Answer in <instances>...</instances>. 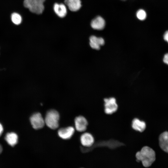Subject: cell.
Segmentation results:
<instances>
[{
	"label": "cell",
	"mask_w": 168,
	"mask_h": 168,
	"mask_svg": "<svg viewBox=\"0 0 168 168\" xmlns=\"http://www.w3.org/2000/svg\"><path fill=\"white\" fill-rule=\"evenodd\" d=\"M121 0L125 1V0Z\"/></svg>",
	"instance_id": "cell-21"
},
{
	"label": "cell",
	"mask_w": 168,
	"mask_h": 168,
	"mask_svg": "<svg viewBox=\"0 0 168 168\" xmlns=\"http://www.w3.org/2000/svg\"><path fill=\"white\" fill-rule=\"evenodd\" d=\"M76 129L79 132H84L87 129L88 122L87 119L82 115L77 117L74 120Z\"/></svg>",
	"instance_id": "cell-6"
},
{
	"label": "cell",
	"mask_w": 168,
	"mask_h": 168,
	"mask_svg": "<svg viewBox=\"0 0 168 168\" xmlns=\"http://www.w3.org/2000/svg\"><path fill=\"white\" fill-rule=\"evenodd\" d=\"M2 147L1 145L0 144V154L2 152Z\"/></svg>",
	"instance_id": "cell-20"
},
{
	"label": "cell",
	"mask_w": 168,
	"mask_h": 168,
	"mask_svg": "<svg viewBox=\"0 0 168 168\" xmlns=\"http://www.w3.org/2000/svg\"><path fill=\"white\" fill-rule=\"evenodd\" d=\"M3 131V128L2 125L0 123V136L1 135Z\"/></svg>",
	"instance_id": "cell-19"
},
{
	"label": "cell",
	"mask_w": 168,
	"mask_h": 168,
	"mask_svg": "<svg viewBox=\"0 0 168 168\" xmlns=\"http://www.w3.org/2000/svg\"><path fill=\"white\" fill-rule=\"evenodd\" d=\"M45 0H24V5L25 7L33 13L38 14H41L44 9L43 4Z\"/></svg>",
	"instance_id": "cell-3"
},
{
	"label": "cell",
	"mask_w": 168,
	"mask_h": 168,
	"mask_svg": "<svg viewBox=\"0 0 168 168\" xmlns=\"http://www.w3.org/2000/svg\"><path fill=\"white\" fill-rule=\"evenodd\" d=\"M75 132L74 128L72 126L60 128L58 133L59 136L62 139H68L70 138Z\"/></svg>",
	"instance_id": "cell-8"
},
{
	"label": "cell",
	"mask_w": 168,
	"mask_h": 168,
	"mask_svg": "<svg viewBox=\"0 0 168 168\" xmlns=\"http://www.w3.org/2000/svg\"><path fill=\"white\" fill-rule=\"evenodd\" d=\"M137 161L142 162L143 166L147 168L151 166L156 160V153L154 150L148 146L143 147L135 154Z\"/></svg>",
	"instance_id": "cell-1"
},
{
	"label": "cell",
	"mask_w": 168,
	"mask_h": 168,
	"mask_svg": "<svg viewBox=\"0 0 168 168\" xmlns=\"http://www.w3.org/2000/svg\"><path fill=\"white\" fill-rule=\"evenodd\" d=\"M136 16L138 19L140 20H144L146 18L147 14L145 11L140 9L137 12Z\"/></svg>",
	"instance_id": "cell-16"
},
{
	"label": "cell",
	"mask_w": 168,
	"mask_h": 168,
	"mask_svg": "<svg viewBox=\"0 0 168 168\" xmlns=\"http://www.w3.org/2000/svg\"><path fill=\"white\" fill-rule=\"evenodd\" d=\"M64 2L69 9L73 12L78 10L81 7L80 0H65Z\"/></svg>",
	"instance_id": "cell-12"
},
{
	"label": "cell",
	"mask_w": 168,
	"mask_h": 168,
	"mask_svg": "<svg viewBox=\"0 0 168 168\" xmlns=\"http://www.w3.org/2000/svg\"><path fill=\"white\" fill-rule=\"evenodd\" d=\"M11 17L12 22L15 24L18 25L21 22V17L18 13L16 12L12 13Z\"/></svg>",
	"instance_id": "cell-15"
},
{
	"label": "cell",
	"mask_w": 168,
	"mask_h": 168,
	"mask_svg": "<svg viewBox=\"0 0 168 168\" xmlns=\"http://www.w3.org/2000/svg\"><path fill=\"white\" fill-rule=\"evenodd\" d=\"M104 102V110L105 114H111L115 112L118 110V105L116 99L114 97L105 98Z\"/></svg>",
	"instance_id": "cell-4"
},
{
	"label": "cell",
	"mask_w": 168,
	"mask_h": 168,
	"mask_svg": "<svg viewBox=\"0 0 168 168\" xmlns=\"http://www.w3.org/2000/svg\"><path fill=\"white\" fill-rule=\"evenodd\" d=\"M91 25V27L94 29L102 30L105 26V21L102 17L98 16L92 20Z\"/></svg>",
	"instance_id": "cell-11"
},
{
	"label": "cell",
	"mask_w": 168,
	"mask_h": 168,
	"mask_svg": "<svg viewBox=\"0 0 168 168\" xmlns=\"http://www.w3.org/2000/svg\"><path fill=\"white\" fill-rule=\"evenodd\" d=\"M159 140L161 148L168 153V132L165 131L161 133L159 137Z\"/></svg>",
	"instance_id": "cell-10"
},
{
	"label": "cell",
	"mask_w": 168,
	"mask_h": 168,
	"mask_svg": "<svg viewBox=\"0 0 168 168\" xmlns=\"http://www.w3.org/2000/svg\"><path fill=\"white\" fill-rule=\"evenodd\" d=\"M60 116L58 112L54 110H50L47 112L44 121L45 124L49 128L55 129L59 126Z\"/></svg>",
	"instance_id": "cell-2"
},
{
	"label": "cell",
	"mask_w": 168,
	"mask_h": 168,
	"mask_svg": "<svg viewBox=\"0 0 168 168\" xmlns=\"http://www.w3.org/2000/svg\"><path fill=\"white\" fill-rule=\"evenodd\" d=\"M164 39L168 43V30L166 31L163 35Z\"/></svg>",
	"instance_id": "cell-18"
},
{
	"label": "cell",
	"mask_w": 168,
	"mask_h": 168,
	"mask_svg": "<svg viewBox=\"0 0 168 168\" xmlns=\"http://www.w3.org/2000/svg\"><path fill=\"white\" fill-rule=\"evenodd\" d=\"M80 142L82 145L84 147H90L95 143V138L91 133L86 132L82 134L80 137Z\"/></svg>",
	"instance_id": "cell-7"
},
{
	"label": "cell",
	"mask_w": 168,
	"mask_h": 168,
	"mask_svg": "<svg viewBox=\"0 0 168 168\" xmlns=\"http://www.w3.org/2000/svg\"><path fill=\"white\" fill-rule=\"evenodd\" d=\"M5 139L9 145L13 147L17 143L18 137L16 133L12 132L7 133Z\"/></svg>",
	"instance_id": "cell-14"
},
{
	"label": "cell",
	"mask_w": 168,
	"mask_h": 168,
	"mask_svg": "<svg viewBox=\"0 0 168 168\" xmlns=\"http://www.w3.org/2000/svg\"><path fill=\"white\" fill-rule=\"evenodd\" d=\"M30 120L33 128L35 129L42 128L45 124L44 119L40 113L33 114L30 118Z\"/></svg>",
	"instance_id": "cell-5"
},
{
	"label": "cell",
	"mask_w": 168,
	"mask_h": 168,
	"mask_svg": "<svg viewBox=\"0 0 168 168\" xmlns=\"http://www.w3.org/2000/svg\"><path fill=\"white\" fill-rule=\"evenodd\" d=\"M163 61L165 63L168 64V53L164 55Z\"/></svg>",
	"instance_id": "cell-17"
},
{
	"label": "cell",
	"mask_w": 168,
	"mask_h": 168,
	"mask_svg": "<svg viewBox=\"0 0 168 168\" xmlns=\"http://www.w3.org/2000/svg\"><path fill=\"white\" fill-rule=\"evenodd\" d=\"M131 127L134 130L142 133L146 129V124L144 121L135 118L132 120Z\"/></svg>",
	"instance_id": "cell-9"
},
{
	"label": "cell",
	"mask_w": 168,
	"mask_h": 168,
	"mask_svg": "<svg viewBox=\"0 0 168 168\" xmlns=\"http://www.w3.org/2000/svg\"><path fill=\"white\" fill-rule=\"evenodd\" d=\"M54 9L56 14L59 17H65L67 13V10L65 6L62 3H55Z\"/></svg>",
	"instance_id": "cell-13"
}]
</instances>
